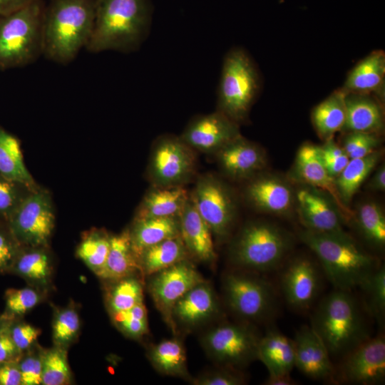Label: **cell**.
<instances>
[{
    "instance_id": "1",
    "label": "cell",
    "mask_w": 385,
    "mask_h": 385,
    "mask_svg": "<svg viewBox=\"0 0 385 385\" xmlns=\"http://www.w3.org/2000/svg\"><path fill=\"white\" fill-rule=\"evenodd\" d=\"M150 0H97L94 26L86 47L99 53H130L138 49L149 33Z\"/></svg>"
},
{
    "instance_id": "2",
    "label": "cell",
    "mask_w": 385,
    "mask_h": 385,
    "mask_svg": "<svg viewBox=\"0 0 385 385\" xmlns=\"http://www.w3.org/2000/svg\"><path fill=\"white\" fill-rule=\"evenodd\" d=\"M300 240L315 253L335 289L359 287L381 265L346 232H318L302 229Z\"/></svg>"
},
{
    "instance_id": "3",
    "label": "cell",
    "mask_w": 385,
    "mask_h": 385,
    "mask_svg": "<svg viewBox=\"0 0 385 385\" xmlns=\"http://www.w3.org/2000/svg\"><path fill=\"white\" fill-rule=\"evenodd\" d=\"M97 0H50L43 22V56L61 64L73 61L92 34Z\"/></svg>"
},
{
    "instance_id": "4",
    "label": "cell",
    "mask_w": 385,
    "mask_h": 385,
    "mask_svg": "<svg viewBox=\"0 0 385 385\" xmlns=\"http://www.w3.org/2000/svg\"><path fill=\"white\" fill-rule=\"evenodd\" d=\"M311 327L330 356H345L369 338L358 303L350 291L335 289L319 303Z\"/></svg>"
},
{
    "instance_id": "5",
    "label": "cell",
    "mask_w": 385,
    "mask_h": 385,
    "mask_svg": "<svg viewBox=\"0 0 385 385\" xmlns=\"http://www.w3.org/2000/svg\"><path fill=\"white\" fill-rule=\"evenodd\" d=\"M292 245L290 234L275 224L250 221L232 241L229 258L233 265L244 270L270 271L280 265Z\"/></svg>"
},
{
    "instance_id": "6",
    "label": "cell",
    "mask_w": 385,
    "mask_h": 385,
    "mask_svg": "<svg viewBox=\"0 0 385 385\" xmlns=\"http://www.w3.org/2000/svg\"><path fill=\"white\" fill-rule=\"evenodd\" d=\"M45 8L43 0H34L0 15V70L29 65L43 55Z\"/></svg>"
},
{
    "instance_id": "7",
    "label": "cell",
    "mask_w": 385,
    "mask_h": 385,
    "mask_svg": "<svg viewBox=\"0 0 385 385\" xmlns=\"http://www.w3.org/2000/svg\"><path fill=\"white\" fill-rule=\"evenodd\" d=\"M260 88L257 68L242 48L225 56L217 91V111L239 124L247 118Z\"/></svg>"
},
{
    "instance_id": "8",
    "label": "cell",
    "mask_w": 385,
    "mask_h": 385,
    "mask_svg": "<svg viewBox=\"0 0 385 385\" xmlns=\"http://www.w3.org/2000/svg\"><path fill=\"white\" fill-rule=\"evenodd\" d=\"M226 303L238 317L249 321H262L273 315L277 295L273 286L250 272H232L223 279Z\"/></svg>"
},
{
    "instance_id": "9",
    "label": "cell",
    "mask_w": 385,
    "mask_h": 385,
    "mask_svg": "<svg viewBox=\"0 0 385 385\" xmlns=\"http://www.w3.org/2000/svg\"><path fill=\"white\" fill-rule=\"evenodd\" d=\"M260 337L250 327L224 324L213 328L202 337L209 356L224 366L239 368L257 359Z\"/></svg>"
},
{
    "instance_id": "10",
    "label": "cell",
    "mask_w": 385,
    "mask_h": 385,
    "mask_svg": "<svg viewBox=\"0 0 385 385\" xmlns=\"http://www.w3.org/2000/svg\"><path fill=\"white\" fill-rule=\"evenodd\" d=\"M191 198L212 233L220 238L230 235L236 216V203L225 183L214 175H204L197 180Z\"/></svg>"
},
{
    "instance_id": "11",
    "label": "cell",
    "mask_w": 385,
    "mask_h": 385,
    "mask_svg": "<svg viewBox=\"0 0 385 385\" xmlns=\"http://www.w3.org/2000/svg\"><path fill=\"white\" fill-rule=\"evenodd\" d=\"M54 220L48 197L45 192H36L23 198L7 222L21 246L37 247L48 242Z\"/></svg>"
},
{
    "instance_id": "12",
    "label": "cell",
    "mask_w": 385,
    "mask_h": 385,
    "mask_svg": "<svg viewBox=\"0 0 385 385\" xmlns=\"http://www.w3.org/2000/svg\"><path fill=\"white\" fill-rule=\"evenodd\" d=\"M195 158L191 148L180 138L163 136L156 142L151 156L150 172L159 187L178 186L192 174Z\"/></svg>"
},
{
    "instance_id": "13",
    "label": "cell",
    "mask_w": 385,
    "mask_h": 385,
    "mask_svg": "<svg viewBox=\"0 0 385 385\" xmlns=\"http://www.w3.org/2000/svg\"><path fill=\"white\" fill-rule=\"evenodd\" d=\"M284 298L297 311L310 309L318 297L322 279L315 263L304 256L296 257L287 264L280 278Z\"/></svg>"
},
{
    "instance_id": "14",
    "label": "cell",
    "mask_w": 385,
    "mask_h": 385,
    "mask_svg": "<svg viewBox=\"0 0 385 385\" xmlns=\"http://www.w3.org/2000/svg\"><path fill=\"white\" fill-rule=\"evenodd\" d=\"M203 281L195 267L185 259L154 274L149 290L158 309L172 324L171 313L175 304Z\"/></svg>"
},
{
    "instance_id": "15",
    "label": "cell",
    "mask_w": 385,
    "mask_h": 385,
    "mask_svg": "<svg viewBox=\"0 0 385 385\" xmlns=\"http://www.w3.org/2000/svg\"><path fill=\"white\" fill-rule=\"evenodd\" d=\"M340 376L347 382L371 385L385 377V341L382 336L368 338L349 353L340 366Z\"/></svg>"
},
{
    "instance_id": "16",
    "label": "cell",
    "mask_w": 385,
    "mask_h": 385,
    "mask_svg": "<svg viewBox=\"0 0 385 385\" xmlns=\"http://www.w3.org/2000/svg\"><path fill=\"white\" fill-rule=\"evenodd\" d=\"M295 206L305 229L318 232L344 231L340 210L324 192L303 185L295 191Z\"/></svg>"
},
{
    "instance_id": "17",
    "label": "cell",
    "mask_w": 385,
    "mask_h": 385,
    "mask_svg": "<svg viewBox=\"0 0 385 385\" xmlns=\"http://www.w3.org/2000/svg\"><path fill=\"white\" fill-rule=\"evenodd\" d=\"M240 135L239 124L217 111L193 118L180 139L190 148L204 153H217Z\"/></svg>"
},
{
    "instance_id": "18",
    "label": "cell",
    "mask_w": 385,
    "mask_h": 385,
    "mask_svg": "<svg viewBox=\"0 0 385 385\" xmlns=\"http://www.w3.org/2000/svg\"><path fill=\"white\" fill-rule=\"evenodd\" d=\"M249 202L262 212L286 216L295 206V191L285 179L263 174L251 178L245 189Z\"/></svg>"
},
{
    "instance_id": "19",
    "label": "cell",
    "mask_w": 385,
    "mask_h": 385,
    "mask_svg": "<svg viewBox=\"0 0 385 385\" xmlns=\"http://www.w3.org/2000/svg\"><path fill=\"white\" fill-rule=\"evenodd\" d=\"M294 173L303 185L326 193L340 210L345 222L352 220L354 212L342 202L335 179L329 174L322 163L319 146L306 143L299 148L295 158Z\"/></svg>"
},
{
    "instance_id": "20",
    "label": "cell",
    "mask_w": 385,
    "mask_h": 385,
    "mask_svg": "<svg viewBox=\"0 0 385 385\" xmlns=\"http://www.w3.org/2000/svg\"><path fill=\"white\" fill-rule=\"evenodd\" d=\"M217 155L222 171L234 180L250 179L267 165L265 151L242 135L222 147Z\"/></svg>"
},
{
    "instance_id": "21",
    "label": "cell",
    "mask_w": 385,
    "mask_h": 385,
    "mask_svg": "<svg viewBox=\"0 0 385 385\" xmlns=\"http://www.w3.org/2000/svg\"><path fill=\"white\" fill-rule=\"evenodd\" d=\"M295 365L307 377L322 380L334 373L330 354L325 345L311 327L302 326L293 339Z\"/></svg>"
},
{
    "instance_id": "22",
    "label": "cell",
    "mask_w": 385,
    "mask_h": 385,
    "mask_svg": "<svg viewBox=\"0 0 385 385\" xmlns=\"http://www.w3.org/2000/svg\"><path fill=\"white\" fill-rule=\"evenodd\" d=\"M180 236L187 251L197 260L212 262L216 255L212 232L197 212L191 197L180 215Z\"/></svg>"
},
{
    "instance_id": "23",
    "label": "cell",
    "mask_w": 385,
    "mask_h": 385,
    "mask_svg": "<svg viewBox=\"0 0 385 385\" xmlns=\"http://www.w3.org/2000/svg\"><path fill=\"white\" fill-rule=\"evenodd\" d=\"M218 312V302L212 288L205 281L184 294L173 306L172 319L185 326L204 322Z\"/></svg>"
},
{
    "instance_id": "24",
    "label": "cell",
    "mask_w": 385,
    "mask_h": 385,
    "mask_svg": "<svg viewBox=\"0 0 385 385\" xmlns=\"http://www.w3.org/2000/svg\"><path fill=\"white\" fill-rule=\"evenodd\" d=\"M346 120L343 130L377 134L384 128L381 106L365 94L346 93Z\"/></svg>"
},
{
    "instance_id": "25",
    "label": "cell",
    "mask_w": 385,
    "mask_h": 385,
    "mask_svg": "<svg viewBox=\"0 0 385 385\" xmlns=\"http://www.w3.org/2000/svg\"><path fill=\"white\" fill-rule=\"evenodd\" d=\"M257 359L267 367L269 374H290L295 365L293 340L275 330L260 338Z\"/></svg>"
},
{
    "instance_id": "26",
    "label": "cell",
    "mask_w": 385,
    "mask_h": 385,
    "mask_svg": "<svg viewBox=\"0 0 385 385\" xmlns=\"http://www.w3.org/2000/svg\"><path fill=\"white\" fill-rule=\"evenodd\" d=\"M178 236H180L179 217L136 219L130 232L132 248L136 257L145 249Z\"/></svg>"
},
{
    "instance_id": "27",
    "label": "cell",
    "mask_w": 385,
    "mask_h": 385,
    "mask_svg": "<svg viewBox=\"0 0 385 385\" xmlns=\"http://www.w3.org/2000/svg\"><path fill=\"white\" fill-rule=\"evenodd\" d=\"M385 55L376 51L360 61L350 71L342 90L346 93L365 94L376 91L383 84Z\"/></svg>"
},
{
    "instance_id": "28",
    "label": "cell",
    "mask_w": 385,
    "mask_h": 385,
    "mask_svg": "<svg viewBox=\"0 0 385 385\" xmlns=\"http://www.w3.org/2000/svg\"><path fill=\"white\" fill-rule=\"evenodd\" d=\"M188 198L187 191L180 185L153 190L142 202L137 219L180 217Z\"/></svg>"
},
{
    "instance_id": "29",
    "label": "cell",
    "mask_w": 385,
    "mask_h": 385,
    "mask_svg": "<svg viewBox=\"0 0 385 385\" xmlns=\"http://www.w3.org/2000/svg\"><path fill=\"white\" fill-rule=\"evenodd\" d=\"M139 269L133 250L130 232H124L110 237V248L102 270L97 274L101 278L118 281L129 277Z\"/></svg>"
},
{
    "instance_id": "30",
    "label": "cell",
    "mask_w": 385,
    "mask_h": 385,
    "mask_svg": "<svg viewBox=\"0 0 385 385\" xmlns=\"http://www.w3.org/2000/svg\"><path fill=\"white\" fill-rule=\"evenodd\" d=\"M187 250L178 236L153 245L138 256V263L145 274H154L178 262L185 260Z\"/></svg>"
},
{
    "instance_id": "31",
    "label": "cell",
    "mask_w": 385,
    "mask_h": 385,
    "mask_svg": "<svg viewBox=\"0 0 385 385\" xmlns=\"http://www.w3.org/2000/svg\"><path fill=\"white\" fill-rule=\"evenodd\" d=\"M382 155L381 150H376L366 156L350 159L342 172L336 178L335 183L339 195L346 206L380 162Z\"/></svg>"
},
{
    "instance_id": "32",
    "label": "cell",
    "mask_w": 385,
    "mask_h": 385,
    "mask_svg": "<svg viewBox=\"0 0 385 385\" xmlns=\"http://www.w3.org/2000/svg\"><path fill=\"white\" fill-rule=\"evenodd\" d=\"M346 93L342 89L332 93L312 111L313 125L324 140L342 130L346 120Z\"/></svg>"
},
{
    "instance_id": "33",
    "label": "cell",
    "mask_w": 385,
    "mask_h": 385,
    "mask_svg": "<svg viewBox=\"0 0 385 385\" xmlns=\"http://www.w3.org/2000/svg\"><path fill=\"white\" fill-rule=\"evenodd\" d=\"M148 357L153 366L160 373L190 379L185 350L180 339H166L152 346L148 352Z\"/></svg>"
},
{
    "instance_id": "34",
    "label": "cell",
    "mask_w": 385,
    "mask_h": 385,
    "mask_svg": "<svg viewBox=\"0 0 385 385\" xmlns=\"http://www.w3.org/2000/svg\"><path fill=\"white\" fill-rule=\"evenodd\" d=\"M0 175L24 185L33 183L25 166L19 140L0 127Z\"/></svg>"
},
{
    "instance_id": "35",
    "label": "cell",
    "mask_w": 385,
    "mask_h": 385,
    "mask_svg": "<svg viewBox=\"0 0 385 385\" xmlns=\"http://www.w3.org/2000/svg\"><path fill=\"white\" fill-rule=\"evenodd\" d=\"M353 219L364 240L376 248L385 245V215L378 203L367 201L359 205Z\"/></svg>"
},
{
    "instance_id": "36",
    "label": "cell",
    "mask_w": 385,
    "mask_h": 385,
    "mask_svg": "<svg viewBox=\"0 0 385 385\" xmlns=\"http://www.w3.org/2000/svg\"><path fill=\"white\" fill-rule=\"evenodd\" d=\"M9 273L42 286L48 282L51 274L50 258L41 250H25L21 247Z\"/></svg>"
},
{
    "instance_id": "37",
    "label": "cell",
    "mask_w": 385,
    "mask_h": 385,
    "mask_svg": "<svg viewBox=\"0 0 385 385\" xmlns=\"http://www.w3.org/2000/svg\"><path fill=\"white\" fill-rule=\"evenodd\" d=\"M143 287L139 280L127 277L117 281L108 298L111 313L128 310L143 303Z\"/></svg>"
},
{
    "instance_id": "38",
    "label": "cell",
    "mask_w": 385,
    "mask_h": 385,
    "mask_svg": "<svg viewBox=\"0 0 385 385\" xmlns=\"http://www.w3.org/2000/svg\"><path fill=\"white\" fill-rule=\"evenodd\" d=\"M110 248V237L99 232L88 235L77 249L78 257L95 273L103 267Z\"/></svg>"
},
{
    "instance_id": "39",
    "label": "cell",
    "mask_w": 385,
    "mask_h": 385,
    "mask_svg": "<svg viewBox=\"0 0 385 385\" xmlns=\"http://www.w3.org/2000/svg\"><path fill=\"white\" fill-rule=\"evenodd\" d=\"M362 290L366 309L379 320L385 313V269L380 266L359 287Z\"/></svg>"
},
{
    "instance_id": "40",
    "label": "cell",
    "mask_w": 385,
    "mask_h": 385,
    "mask_svg": "<svg viewBox=\"0 0 385 385\" xmlns=\"http://www.w3.org/2000/svg\"><path fill=\"white\" fill-rule=\"evenodd\" d=\"M66 353L58 346L42 354V384L63 385L70 381Z\"/></svg>"
},
{
    "instance_id": "41",
    "label": "cell",
    "mask_w": 385,
    "mask_h": 385,
    "mask_svg": "<svg viewBox=\"0 0 385 385\" xmlns=\"http://www.w3.org/2000/svg\"><path fill=\"white\" fill-rule=\"evenodd\" d=\"M5 310L1 317L12 321L36 306L40 302L39 294L34 289L24 287L6 289L4 294Z\"/></svg>"
},
{
    "instance_id": "42",
    "label": "cell",
    "mask_w": 385,
    "mask_h": 385,
    "mask_svg": "<svg viewBox=\"0 0 385 385\" xmlns=\"http://www.w3.org/2000/svg\"><path fill=\"white\" fill-rule=\"evenodd\" d=\"M113 319L118 329L128 337L138 338L148 332L147 310L143 303L113 313Z\"/></svg>"
},
{
    "instance_id": "43",
    "label": "cell",
    "mask_w": 385,
    "mask_h": 385,
    "mask_svg": "<svg viewBox=\"0 0 385 385\" xmlns=\"http://www.w3.org/2000/svg\"><path fill=\"white\" fill-rule=\"evenodd\" d=\"M53 338L62 347L74 340L80 329V318L77 311L68 307L59 311L53 322Z\"/></svg>"
},
{
    "instance_id": "44",
    "label": "cell",
    "mask_w": 385,
    "mask_h": 385,
    "mask_svg": "<svg viewBox=\"0 0 385 385\" xmlns=\"http://www.w3.org/2000/svg\"><path fill=\"white\" fill-rule=\"evenodd\" d=\"M380 139L375 133L348 132L343 140L342 148L350 159L366 156L377 150Z\"/></svg>"
},
{
    "instance_id": "45",
    "label": "cell",
    "mask_w": 385,
    "mask_h": 385,
    "mask_svg": "<svg viewBox=\"0 0 385 385\" xmlns=\"http://www.w3.org/2000/svg\"><path fill=\"white\" fill-rule=\"evenodd\" d=\"M21 247L8 222L0 219V274L9 273Z\"/></svg>"
},
{
    "instance_id": "46",
    "label": "cell",
    "mask_w": 385,
    "mask_h": 385,
    "mask_svg": "<svg viewBox=\"0 0 385 385\" xmlns=\"http://www.w3.org/2000/svg\"><path fill=\"white\" fill-rule=\"evenodd\" d=\"M319 153L325 168L334 179L342 172L350 160L342 147L336 143L333 138L325 140L324 144L319 146Z\"/></svg>"
},
{
    "instance_id": "47",
    "label": "cell",
    "mask_w": 385,
    "mask_h": 385,
    "mask_svg": "<svg viewBox=\"0 0 385 385\" xmlns=\"http://www.w3.org/2000/svg\"><path fill=\"white\" fill-rule=\"evenodd\" d=\"M21 186L0 175V219L7 221L23 200Z\"/></svg>"
},
{
    "instance_id": "48",
    "label": "cell",
    "mask_w": 385,
    "mask_h": 385,
    "mask_svg": "<svg viewBox=\"0 0 385 385\" xmlns=\"http://www.w3.org/2000/svg\"><path fill=\"white\" fill-rule=\"evenodd\" d=\"M199 376L192 384L196 385H241L245 378L235 368L224 366Z\"/></svg>"
},
{
    "instance_id": "49",
    "label": "cell",
    "mask_w": 385,
    "mask_h": 385,
    "mask_svg": "<svg viewBox=\"0 0 385 385\" xmlns=\"http://www.w3.org/2000/svg\"><path fill=\"white\" fill-rule=\"evenodd\" d=\"M9 333L19 351L21 353L34 343L40 334V330L29 324L14 323L12 320L9 324Z\"/></svg>"
},
{
    "instance_id": "50",
    "label": "cell",
    "mask_w": 385,
    "mask_h": 385,
    "mask_svg": "<svg viewBox=\"0 0 385 385\" xmlns=\"http://www.w3.org/2000/svg\"><path fill=\"white\" fill-rule=\"evenodd\" d=\"M19 366L21 385L42 384V355L30 354L25 356L19 362Z\"/></svg>"
},
{
    "instance_id": "51",
    "label": "cell",
    "mask_w": 385,
    "mask_h": 385,
    "mask_svg": "<svg viewBox=\"0 0 385 385\" xmlns=\"http://www.w3.org/2000/svg\"><path fill=\"white\" fill-rule=\"evenodd\" d=\"M11 322H8L0 333V363L18 361L17 356L20 354L9 333Z\"/></svg>"
},
{
    "instance_id": "52",
    "label": "cell",
    "mask_w": 385,
    "mask_h": 385,
    "mask_svg": "<svg viewBox=\"0 0 385 385\" xmlns=\"http://www.w3.org/2000/svg\"><path fill=\"white\" fill-rule=\"evenodd\" d=\"M0 385H21L18 361L0 363Z\"/></svg>"
},
{
    "instance_id": "53",
    "label": "cell",
    "mask_w": 385,
    "mask_h": 385,
    "mask_svg": "<svg viewBox=\"0 0 385 385\" xmlns=\"http://www.w3.org/2000/svg\"><path fill=\"white\" fill-rule=\"evenodd\" d=\"M366 188L373 191H384L385 190V165H381L377 168Z\"/></svg>"
},
{
    "instance_id": "54",
    "label": "cell",
    "mask_w": 385,
    "mask_h": 385,
    "mask_svg": "<svg viewBox=\"0 0 385 385\" xmlns=\"http://www.w3.org/2000/svg\"><path fill=\"white\" fill-rule=\"evenodd\" d=\"M34 0H0V15H6L16 11Z\"/></svg>"
},
{
    "instance_id": "55",
    "label": "cell",
    "mask_w": 385,
    "mask_h": 385,
    "mask_svg": "<svg viewBox=\"0 0 385 385\" xmlns=\"http://www.w3.org/2000/svg\"><path fill=\"white\" fill-rule=\"evenodd\" d=\"M265 384L295 385L297 384V381L290 376V374H269Z\"/></svg>"
},
{
    "instance_id": "56",
    "label": "cell",
    "mask_w": 385,
    "mask_h": 385,
    "mask_svg": "<svg viewBox=\"0 0 385 385\" xmlns=\"http://www.w3.org/2000/svg\"><path fill=\"white\" fill-rule=\"evenodd\" d=\"M10 321L5 320L1 315H0V333L2 331V329L4 328V327L8 324V322Z\"/></svg>"
}]
</instances>
